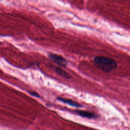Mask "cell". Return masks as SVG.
I'll list each match as a JSON object with an SVG mask.
<instances>
[{
    "label": "cell",
    "mask_w": 130,
    "mask_h": 130,
    "mask_svg": "<svg viewBox=\"0 0 130 130\" xmlns=\"http://www.w3.org/2000/svg\"><path fill=\"white\" fill-rule=\"evenodd\" d=\"M93 62L98 69L105 72H111L115 70L117 66L115 60L103 56L95 57L94 58Z\"/></svg>",
    "instance_id": "obj_1"
},
{
    "label": "cell",
    "mask_w": 130,
    "mask_h": 130,
    "mask_svg": "<svg viewBox=\"0 0 130 130\" xmlns=\"http://www.w3.org/2000/svg\"><path fill=\"white\" fill-rule=\"evenodd\" d=\"M49 56L53 61L62 67H66L68 64L67 60L60 55L54 53H49Z\"/></svg>",
    "instance_id": "obj_2"
},
{
    "label": "cell",
    "mask_w": 130,
    "mask_h": 130,
    "mask_svg": "<svg viewBox=\"0 0 130 130\" xmlns=\"http://www.w3.org/2000/svg\"><path fill=\"white\" fill-rule=\"evenodd\" d=\"M57 99L59 101H60L64 103L67 104H68L71 106H73V107H77V108H80V107H82V106L80 104H79V103H78L75 101H73V100H70V99H64L63 98H58Z\"/></svg>",
    "instance_id": "obj_3"
},
{
    "label": "cell",
    "mask_w": 130,
    "mask_h": 130,
    "mask_svg": "<svg viewBox=\"0 0 130 130\" xmlns=\"http://www.w3.org/2000/svg\"><path fill=\"white\" fill-rule=\"evenodd\" d=\"M75 112L78 114L79 115L86 118H93L95 117V115L90 112L86 111H82V110H76Z\"/></svg>",
    "instance_id": "obj_4"
},
{
    "label": "cell",
    "mask_w": 130,
    "mask_h": 130,
    "mask_svg": "<svg viewBox=\"0 0 130 130\" xmlns=\"http://www.w3.org/2000/svg\"><path fill=\"white\" fill-rule=\"evenodd\" d=\"M55 71L57 73H58L59 75L62 76L63 77L67 78V79H71L72 78L71 76L68 74L67 72H66L65 71L61 69L59 67H56L55 68Z\"/></svg>",
    "instance_id": "obj_5"
},
{
    "label": "cell",
    "mask_w": 130,
    "mask_h": 130,
    "mask_svg": "<svg viewBox=\"0 0 130 130\" xmlns=\"http://www.w3.org/2000/svg\"><path fill=\"white\" fill-rule=\"evenodd\" d=\"M28 93L32 96H35L37 98H39L40 97V95L38 93L35 92V91H29Z\"/></svg>",
    "instance_id": "obj_6"
}]
</instances>
